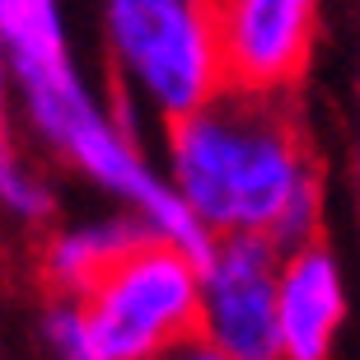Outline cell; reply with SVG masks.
<instances>
[{"instance_id":"obj_6","label":"cell","mask_w":360,"mask_h":360,"mask_svg":"<svg viewBox=\"0 0 360 360\" xmlns=\"http://www.w3.org/2000/svg\"><path fill=\"white\" fill-rule=\"evenodd\" d=\"M281 248L267 239H215L201 257L197 337L229 360H281Z\"/></svg>"},{"instance_id":"obj_11","label":"cell","mask_w":360,"mask_h":360,"mask_svg":"<svg viewBox=\"0 0 360 360\" xmlns=\"http://www.w3.org/2000/svg\"><path fill=\"white\" fill-rule=\"evenodd\" d=\"M342 127H347V178H351V201L360 211V56L347 70V103H342Z\"/></svg>"},{"instance_id":"obj_9","label":"cell","mask_w":360,"mask_h":360,"mask_svg":"<svg viewBox=\"0 0 360 360\" xmlns=\"http://www.w3.org/2000/svg\"><path fill=\"white\" fill-rule=\"evenodd\" d=\"M0 211H10L14 220H28V225H42L56 211L52 187L28 169V160L14 146V84L5 61H0Z\"/></svg>"},{"instance_id":"obj_5","label":"cell","mask_w":360,"mask_h":360,"mask_svg":"<svg viewBox=\"0 0 360 360\" xmlns=\"http://www.w3.org/2000/svg\"><path fill=\"white\" fill-rule=\"evenodd\" d=\"M225 89L285 98L314 70L328 0H211Z\"/></svg>"},{"instance_id":"obj_3","label":"cell","mask_w":360,"mask_h":360,"mask_svg":"<svg viewBox=\"0 0 360 360\" xmlns=\"http://www.w3.org/2000/svg\"><path fill=\"white\" fill-rule=\"evenodd\" d=\"M98 360H155L197 337L201 262L174 243L146 239L80 295Z\"/></svg>"},{"instance_id":"obj_7","label":"cell","mask_w":360,"mask_h":360,"mask_svg":"<svg viewBox=\"0 0 360 360\" xmlns=\"http://www.w3.org/2000/svg\"><path fill=\"white\" fill-rule=\"evenodd\" d=\"M276 319L281 360H337L351 319V285L337 248L323 243V234L281 253Z\"/></svg>"},{"instance_id":"obj_2","label":"cell","mask_w":360,"mask_h":360,"mask_svg":"<svg viewBox=\"0 0 360 360\" xmlns=\"http://www.w3.org/2000/svg\"><path fill=\"white\" fill-rule=\"evenodd\" d=\"M98 33L122 108L160 127L225 94L211 0H98Z\"/></svg>"},{"instance_id":"obj_1","label":"cell","mask_w":360,"mask_h":360,"mask_svg":"<svg viewBox=\"0 0 360 360\" xmlns=\"http://www.w3.org/2000/svg\"><path fill=\"white\" fill-rule=\"evenodd\" d=\"M164 178L211 239H267L285 253L323 234L328 174L295 94L225 89L169 122Z\"/></svg>"},{"instance_id":"obj_4","label":"cell","mask_w":360,"mask_h":360,"mask_svg":"<svg viewBox=\"0 0 360 360\" xmlns=\"http://www.w3.org/2000/svg\"><path fill=\"white\" fill-rule=\"evenodd\" d=\"M0 61L28 131L47 150H61L70 127L103 103L70 52L61 0H0Z\"/></svg>"},{"instance_id":"obj_8","label":"cell","mask_w":360,"mask_h":360,"mask_svg":"<svg viewBox=\"0 0 360 360\" xmlns=\"http://www.w3.org/2000/svg\"><path fill=\"white\" fill-rule=\"evenodd\" d=\"M146 239L150 229L131 211H112V215H98V220L66 225L42 243V281L52 285V295H75L80 300L94 281L108 276Z\"/></svg>"},{"instance_id":"obj_12","label":"cell","mask_w":360,"mask_h":360,"mask_svg":"<svg viewBox=\"0 0 360 360\" xmlns=\"http://www.w3.org/2000/svg\"><path fill=\"white\" fill-rule=\"evenodd\" d=\"M155 360H229V356H225V351H215L206 337H187V342H178V347L160 351Z\"/></svg>"},{"instance_id":"obj_10","label":"cell","mask_w":360,"mask_h":360,"mask_svg":"<svg viewBox=\"0 0 360 360\" xmlns=\"http://www.w3.org/2000/svg\"><path fill=\"white\" fill-rule=\"evenodd\" d=\"M42 342L56 360H98L84 304L75 295H52V304L42 309Z\"/></svg>"}]
</instances>
